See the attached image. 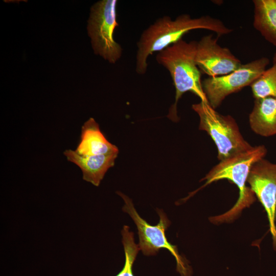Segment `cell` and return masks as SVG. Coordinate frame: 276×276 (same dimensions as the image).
<instances>
[{
    "instance_id": "cell-11",
    "label": "cell",
    "mask_w": 276,
    "mask_h": 276,
    "mask_svg": "<svg viewBox=\"0 0 276 276\" xmlns=\"http://www.w3.org/2000/svg\"><path fill=\"white\" fill-rule=\"evenodd\" d=\"M75 151L79 155L88 156L119 152V150L106 139L99 124L90 118L81 128L80 140Z\"/></svg>"
},
{
    "instance_id": "cell-6",
    "label": "cell",
    "mask_w": 276,
    "mask_h": 276,
    "mask_svg": "<svg viewBox=\"0 0 276 276\" xmlns=\"http://www.w3.org/2000/svg\"><path fill=\"white\" fill-rule=\"evenodd\" d=\"M117 0H101L90 8L87 33L94 53L110 63H116L121 57L123 49L113 37L117 21Z\"/></svg>"
},
{
    "instance_id": "cell-12",
    "label": "cell",
    "mask_w": 276,
    "mask_h": 276,
    "mask_svg": "<svg viewBox=\"0 0 276 276\" xmlns=\"http://www.w3.org/2000/svg\"><path fill=\"white\" fill-rule=\"evenodd\" d=\"M249 124L258 135L264 137L276 135V98L255 99L249 115Z\"/></svg>"
},
{
    "instance_id": "cell-2",
    "label": "cell",
    "mask_w": 276,
    "mask_h": 276,
    "mask_svg": "<svg viewBox=\"0 0 276 276\" xmlns=\"http://www.w3.org/2000/svg\"><path fill=\"white\" fill-rule=\"evenodd\" d=\"M267 152L264 145L252 146L248 150L220 161L201 180H205V182L196 191L214 181L223 179L235 184L239 191V198L233 207L221 215L211 217V221L219 223L234 220L244 209L249 207L255 201V195L246 186V182L251 166L264 158Z\"/></svg>"
},
{
    "instance_id": "cell-15",
    "label": "cell",
    "mask_w": 276,
    "mask_h": 276,
    "mask_svg": "<svg viewBox=\"0 0 276 276\" xmlns=\"http://www.w3.org/2000/svg\"><path fill=\"white\" fill-rule=\"evenodd\" d=\"M121 235L125 261L123 268L116 276H134L132 266L140 249L134 241V233L130 231L128 226H123Z\"/></svg>"
},
{
    "instance_id": "cell-10",
    "label": "cell",
    "mask_w": 276,
    "mask_h": 276,
    "mask_svg": "<svg viewBox=\"0 0 276 276\" xmlns=\"http://www.w3.org/2000/svg\"><path fill=\"white\" fill-rule=\"evenodd\" d=\"M118 153L83 156L75 150L67 149L63 154L68 161L80 168L83 180L98 187L107 170L114 166Z\"/></svg>"
},
{
    "instance_id": "cell-4",
    "label": "cell",
    "mask_w": 276,
    "mask_h": 276,
    "mask_svg": "<svg viewBox=\"0 0 276 276\" xmlns=\"http://www.w3.org/2000/svg\"><path fill=\"white\" fill-rule=\"evenodd\" d=\"M192 108L199 116V130L206 132L215 144L220 161L252 148L232 116L219 113L208 103L202 101L193 104Z\"/></svg>"
},
{
    "instance_id": "cell-5",
    "label": "cell",
    "mask_w": 276,
    "mask_h": 276,
    "mask_svg": "<svg viewBox=\"0 0 276 276\" xmlns=\"http://www.w3.org/2000/svg\"><path fill=\"white\" fill-rule=\"evenodd\" d=\"M124 201L123 211L127 213L135 224L138 231L140 249L146 256L156 255L160 249L168 250L176 261V270L181 276H191L192 270L187 260L179 255L176 245L167 240L166 231L170 225L171 221L162 209H156L159 216L158 223L155 225L149 224L137 212L132 200L127 196L117 192Z\"/></svg>"
},
{
    "instance_id": "cell-8",
    "label": "cell",
    "mask_w": 276,
    "mask_h": 276,
    "mask_svg": "<svg viewBox=\"0 0 276 276\" xmlns=\"http://www.w3.org/2000/svg\"><path fill=\"white\" fill-rule=\"evenodd\" d=\"M247 183L264 207L276 250V163L263 158L251 166Z\"/></svg>"
},
{
    "instance_id": "cell-7",
    "label": "cell",
    "mask_w": 276,
    "mask_h": 276,
    "mask_svg": "<svg viewBox=\"0 0 276 276\" xmlns=\"http://www.w3.org/2000/svg\"><path fill=\"white\" fill-rule=\"evenodd\" d=\"M269 59L261 57L242 65L226 75L209 77L202 81V86L209 105L219 107L229 95L250 86L266 70Z\"/></svg>"
},
{
    "instance_id": "cell-13",
    "label": "cell",
    "mask_w": 276,
    "mask_h": 276,
    "mask_svg": "<svg viewBox=\"0 0 276 276\" xmlns=\"http://www.w3.org/2000/svg\"><path fill=\"white\" fill-rule=\"evenodd\" d=\"M252 2L254 28L276 47V0H254Z\"/></svg>"
},
{
    "instance_id": "cell-1",
    "label": "cell",
    "mask_w": 276,
    "mask_h": 276,
    "mask_svg": "<svg viewBox=\"0 0 276 276\" xmlns=\"http://www.w3.org/2000/svg\"><path fill=\"white\" fill-rule=\"evenodd\" d=\"M196 29L213 31L219 37L233 31L221 20L209 15L193 18L188 14H181L174 20L168 16L158 18L142 32L136 43V73L145 74L150 56L175 43L188 32Z\"/></svg>"
},
{
    "instance_id": "cell-3",
    "label": "cell",
    "mask_w": 276,
    "mask_h": 276,
    "mask_svg": "<svg viewBox=\"0 0 276 276\" xmlns=\"http://www.w3.org/2000/svg\"><path fill=\"white\" fill-rule=\"evenodd\" d=\"M197 43L181 39L158 52L156 56L157 63L169 72L175 87V102L168 116L174 121L177 119V102L185 93L191 92L201 101L208 103L202 89L201 72L195 62Z\"/></svg>"
},
{
    "instance_id": "cell-9",
    "label": "cell",
    "mask_w": 276,
    "mask_h": 276,
    "mask_svg": "<svg viewBox=\"0 0 276 276\" xmlns=\"http://www.w3.org/2000/svg\"><path fill=\"white\" fill-rule=\"evenodd\" d=\"M218 38L209 34L203 36L197 43L196 65L201 73L209 77L226 75L242 65L229 49L219 45Z\"/></svg>"
},
{
    "instance_id": "cell-14",
    "label": "cell",
    "mask_w": 276,
    "mask_h": 276,
    "mask_svg": "<svg viewBox=\"0 0 276 276\" xmlns=\"http://www.w3.org/2000/svg\"><path fill=\"white\" fill-rule=\"evenodd\" d=\"M255 99L272 97L276 98V63L257 78L250 85Z\"/></svg>"
},
{
    "instance_id": "cell-16",
    "label": "cell",
    "mask_w": 276,
    "mask_h": 276,
    "mask_svg": "<svg viewBox=\"0 0 276 276\" xmlns=\"http://www.w3.org/2000/svg\"><path fill=\"white\" fill-rule=\"evenodd\" d=\"M273 63H276V52L274 54L272 58Z\"/></svg>"
}]
</instances>
